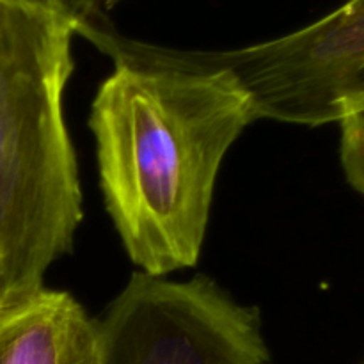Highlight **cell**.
I'll list each match as a JSON object with an SVG mask.
<instances>
[{"mask_svg":"<svg viewBox=\"0 0 364 364\" xmlns=\"http://www.w3.org/2000/svg\"><path fill=\"white\" fill-rule=\"evenodd\" d=\"M73 36L59 14L0 0V311L45 288L84 219L63 114Z\"/></svg>","mask_w":364,"mask_h":364,"instance_id":"obj_2","label":"cell"},{"mask_svg":"<svg viewBox=\"0 0 364 364\" xmlns=\"http://www.w3.org/2000/svg\"><path fill=\"white\" fill-rule=\"evenodd\" d=\"M95 2H100V0H95ZM105 2H116V0H105Z\"/></svg>","mask_w":364,"mask_h":364,"instance_id":"obj_8","label":"cell"},{"mask_svg":"<svg viewBox=\"0 0 364 364\" xmlns=\"http://www.w3.org/2000/svg\"><path fill=\"white\" fill-rule=\"evenodd\" d=\"M96 322L100 364H270L258 309L208 277L135 272Z\"/></svg>","mask_w":364,"mask_h":364,"instance_id":"obj_4","label":"cell"},{"mask_svg":"<svg viewBox=\"0 0 364 364\" xmlns=\"http://www.w3.org/2000/svg\"><path fill=\"white\" fill-rule=\"evenodd\" d=\"M0 364H100L98 322L71 294L43 288L0 311Z\"/></svg>","mask_w":364,"mask_h":364,"instance_id":"obj_5","label":"cell"},{"mask_svg":"<svg viewBox=\"0 0 364 364\" xmlns=\"http://www.w3.org/2000/svg\"><path fill=\"white\" fill-rule=\"evenodd\" d=\"M187 64L224 70L244 91L255 121L302 127L338 123L364 105V0L270 41L233 50H183Z\"/></svg>","mask_w":364,"mask_h":364,"instance_id":"obj_3","label":"cell"},{"mask_svg":"<svg viewBox=\"0 0 364 364\" xmlns=\"http://www.w3.org/2000/svg\"><path fill=\"white\" fill-rule=\"evenodd\" d=\"M340 156L348 185L364 196V105L348 109L340 121Z\"/></svg>","mask_w":364,"mask_h":364,"instance_id":"obj_6","label":"cell"},{"mask_svg":"<svg viewBox=\"0 0 364 364\" xmlns=\"http://www.w3.org/2000/svg\"><path fill=\"white\" fill-rule=\"evenodd\" d=\"M114 60L89 116L107 213L139 272L198 265L220 166L255 123L237 80L119 34L109 18L78 32Z\"/></svg>","mask_w":364,"mask_h":364,"instance_id":"obj_1","label":"cell"},{"mask_svg":"<svg viewBox=\"0 0 364 364\" xmlns=\"http://www.w3.org/2000/svg\"><path fill=\"white\" fill-rule=\"evenodd\" d=\"M6 2L59 14L73 25L75 34H78V31L87 27L92 21L105 16L95 0H6Z\"/></svg>","mask_w":364,"mask_h":364,"instance_id":"obj_7","label":"cell"}]
</instances>
